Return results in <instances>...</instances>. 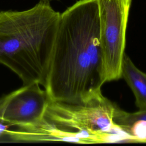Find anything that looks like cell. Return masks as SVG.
<instances>
[{
    "instance_id": "6da1fadb",
    "label": "cell",
    "mask_w": 146,
    "mask_h": 146,
    "mask_svg": "<svg viewBox=\"0 0 146 146\" xmlns=\"http://www.w3.org/2000/svg\"><path fill=\"white\" fill-rule=\"evenodd\" d=\"M106 83L97 0H79L60 14L45 90L52 102H79Z\"/></svg>"
},
{
    "instance_id": "7a4b0ae2",
    "label": "cell",
    "mask_w": 146,
    "mask_h": 146,
    "mask_svg": "<svg viewBox=\"0 0 146 146\" xmlns=\"http://www.w3.org/2000/svg\"><path fill=\"white\" fill-rule=\"evenodd\" d=\"M60 15L50 2L40 1L26 10L0 11V64L23 85L45 88Z\"/></svg>"
},
{
    "instance_id": "3957f363",
    "label": "cell",
    "mask_w": 146,
    "mask_h": 146,
    "mask_svg": "<svg viewBox=\"0 0 146 146\" xmlns=\"http://www.w3.org/2000/svg\"><path fill=\"white\" fill-rule=\"evenodd\" d=\"M116 106L102 92L79 102L50 100L43 121L25 129L22 139L77 144L132 143L113 121Z\"/></svg>"
},
{
    "instance_id": "277c9868",
    "label": "cell",
    "mask_w": 146,
    "mask_h": 146,
    "mask_svg": "<svg viewBox=\"0 0 146 146\" xmlns=\"http://www.w3.org/2000/svg\"><path fill=\"white\" fill-rule=\"evenodd\" d=\"M132 0H97L100 43L106 82L121 78L125 35Z\"/></svg>"
},
{
    "instance_id": "5b68a950",
    "label": "cell",
    "mask_w": 146,
    "mask_h": 146,
    "mask_svg": "<svg viewBox=\"0 0 146 146\" xmlns=\"http://www.w3.org/2000/svg\"><path fill=\"white\" fill-rule=\"evenodd\" d=\"M37 83L21 88L0 98V123L31 128L44 119L50 99Z\"/></svg>"
},
{
    "instance_id": "8992f818",
    "label": "cell",
    "mask_w": 146,
    "mask_h": 146,
    "mask_svg": "<svg viewBox=\"0 0 146 146\" xmlns=\"http://www.w3.org/2000/svg\"><path fill=\"white\" fill-rule=\"evenodd\" d=\"M113 121L132 143H146V111L128 112L116 105Z\"/></svg>"
},
{
    "instance_id": "52a82bcc",
    "label": "cell",
    "mask_w": 146,
    "mask_h": 146,
    "mask_svg": "<svg viewBox=\"0 0 146 146\" xmlns=\"http://www.w3.org/2000/svg\"><path fill=\"white\" fill-rule=\"evenodd\" d=\"M121 78L132 90L139 111H146V73L140 70L125 54L121 64Z\"/></svg>"
},
{
    "instance_id": "ba28073f",
    "label": "cell",
    "mask_w": 146,
    "mask_h": 146,
    "mask_svg": "<svg viewBox=\"0 0 146 146\" xmlns=\"http://www.w3.org/2000/svg\"><path fill=\"white\" fill-rule=\"evenodd\" d=\"M40 1H44V2H50L52 1H56V0H40Z\"/></svg>"
}]
</instances>
